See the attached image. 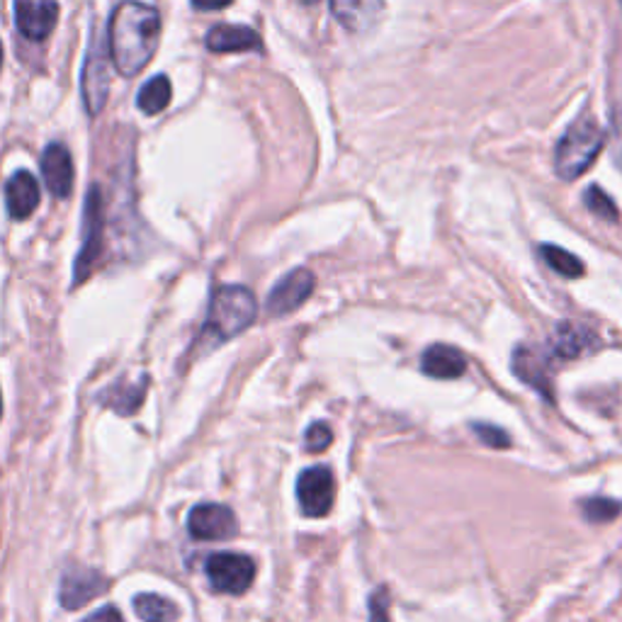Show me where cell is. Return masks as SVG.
<instances>
[{"instance_id":"obj_1","label":"cell","mask_w":622,"mask_h":622,"mask_svg":"<svg viewBox=\"0 0 622 622\" xmlns=\"http://www.w3.org/2000/svg\"><path fill=\"white\" fill-rule=\"evenodd\" d=\"M161 37V15L158 10L139 3V0H124L115 8L108 27L110 59L117 66L124 78L142 73L158 49Z\"/></svg>"},{"instance_id":"obj_2","label":"cell","mask_w":622,"mask_h":622,"mask_svg":"<svg viewBox=\"0 0 622 622\" xmlns=\"http://www.w3.org/2000/svg\"><path fill=\"white\" fill-rule=\"evenodd\" d=\"M606 146V129L596 117L586 115L576 120L572 127L562 134L554 149V173L562 180L581 178Z\"/></svg>"},{"instance_id":"obj_3","label":"cell","mask_w":622,"mask_h":622,"mask_svg":"<svg viewBox=\"0 0 622 622\" xmlns=\"http://www.w3.org/2000/svg\"><path fill=\"white\" fill-rule=\"evenodd\" d=\"M256 316L258 302L251 290L244 285H222L212 294L205 336L212 338V341L224 343L229 338L244 333L256 321Z\"/></svg>"},{"instance_id":"obj_4","label":"cell","mask_w":622,"mask_h":622,"mask_svg":"<svg viewBox=\"0 0 622 622\" xmlns=\"http://www.w3.org/2000/svg\"><path fill=\"white\" fill-rule=\"evenodd\" d=\"M103 234H105V205L100 188H90L83 207V246L76 258L73 268V285H81L86 278L93 273L98 258L103 253Z\"/></svg>"},{"instance_id":"obj_5","label":"cell","mask_w":622,"mask_h":622,"mask_svg":"<svg viewBox=\"0 0 622 622\" xmlns=\"http://www.w3.org/2000/svg\"><path fill=\"white\" fill-rule=\"evenodd\" d=\"M205 572L214 591L241 596L256 579V562L239 552H214L205 562Z\"/></svg>"},{"instance_id":"obj_6","label":"cell","mask_w":622,"mask_h":622,"mask_svg":"<svg viewBox=\"0 0 622 622\" xmlns=\"http://www.w3.org/2000/svg\"><path fill=\"white\" fill-rule=\"evenodd\" d=\"M297 501L307 518L329 516L336 501V479L329 467H309L297 479Z\"/></svg>"},{"instance_id":"obj_7","label":"cell","mask_w":622,"mask_h":622,"mask_svg":"<svg viewBox=\"0 0 622 622\" xmlns=\"http://www.w3.org/2000/svg\"><path fill=\"white\" fill-rule=\"evenodd\" d=\"M110 90V61L103 37L90 42L86 69H83V100L90 115H100L108 103Z\"/></svg>"},{"instance_id":"obj_8","label":"cell","mask_w":622,"mask_h":622,"mask_svg":"<svg viewBox=\"0 0 622 622\" xmlns=\"http://www.w3.org/2000/svg\"><path fill=\"white\" fill-rule=\"evenodd\" d=\"M188 533L195 540H229L239 533V520L229 506L200 504L188 516Z\"/></svg>"},{"instance_id":"obj_9","label":"cell","mask_w":622,"mask_h":622,"mask_svg":"<svg viewBox=\"0 0 622 622\" xmlns=\"http://www.w3.org/2000/svg\"><path fill=\"white\" fill-rule=\"evenodd\" d=\"M316 287V278L312 270L297 268L282 278L268 294V314L270 316H287L297 312L304 302L312 297Z\"/></svg>"},{"instance_id":"obj_10","label":"cell","mask_w":622,"mask_h":622,"mask_svg":"<svg viewBox=\"0 0 622 622\" xmlns=\"http://www.w3.org/2000/svg\"><path fill=\"white\" fill-rule=\"evenodd\" d=\"M56 20H59V5L56 0H15V25L20 35L30 42L47 39Z\"/></svg>"},{"instance_id":"obj_11","label":"cell","mask_w":622,"mask_h":622,"mask_svg":"<svg viewBox=\"0 0 622 622\" xmlns=\"http://www.w3.org/2000/svg\"><path fill=\"white\" fill-rule=\"evenodd\" d=\"M108 588V579H103L93 569H71L64 574L61 579V606L66 610H76L88 606L93 598H98Z\"/></svg>"},{"instance_id":"obj_12","label":"cell","mask_w":622,"mask_h":622,"mask_svg":"<svg viewBox=\"0 0 622 622\" xmlns=\"http://www.w3.org/2000/svg\"><path fill=\"white\" fill-rule=\"evenodd\" d=\"M42 176L56 197H69L73 190V161L64 144L54 142L42 154Z\"/></svg>"},{"instance_id":"obj_13","label":"cell","mask_w":622,"mask_h":622,"mask_svg":"<svg viewBox=\"0 0 622 622\" xmlns=\"http://www.w3.org/2000/svg\"><path fill=\"white\" fill-rule=\"evenodd\" d=\"M5 205L8 214L15 222L30 219L39 207V183L30 171H18L5 185Z\"/></svg>"},{"instance_id":"obj_14","label":"cell","mask_w":622,"mask_h":622,"mask_svg":"<svg viewBox=\"0 0 622 622\" xmlns=\"http://www.w3.org/2000/svg\"><path fill=\"white\" fill-rule=\"evenodd\" d=\"M207 49L214 54H231V52H260L263 42L251 27L244 25H214L207 32Z\"/></svg>"},{"instance_id":"obj_15","label":"cell","mask_w":622,"mask_h":622,"mask_svg":"<svg viewBox=\"0 0 622 622\" xmlns=\"http://www.w3.org/2000/svg\"><path fill=\"white\" fill-rule=\"evenodd\" d=\"M331 13L348 32L360 35L380 20L382 0H331Z\"/></svg>"},{"instance_id":"obj_16","label":"cell","mask_w":622,"mask_h":622,"mask_svg":"<svg viewBox=\"0 0 622 622\" xmlns=\"http://www.w3.org/2000/svg\"><path fill=\"white\" fill-rule=\"evenodd\" d=\"M513 372L528 384V387H533L535 392H540L542 397H545V402H550V404L554 402L547 365L533 348L520 346V348L513 350Z\"/></svg>"},{"instance_id":"obj_17","label":"cell","mask_w":622,"mask_h":622,"mask_svg":"<svg viewBox=\"0 0 622 622\" xmlns=\"http://www.w3.org/2000/svg\"><path fill=\"white\" fill-rule=\"evenodd\" d=\"M421 367L428 377L436 380H457L465 375L467 358L452 346H431L421 358Z\"/></svg>"},{"instance_id":"obj_18","label":"cell","mask_w":622,"mask_h":622,"mask_svg":"<svg viewBox=\"0 0 622 622\" xmlns=\"http://www.w3.org/2000/svg\"><path fill=\"white\" fill-rule=\"evenodd\" d=\"M146 389H149V380L146 377L139 382H115L103 394H98V402L122 416H132L139 411Z\"/></svg>"},{"instance_id":"obj_19","label":"cell","mask_w":622,"mask_h":622,"mask_svg":"<svg viewBox=\"0 0 622 622\" xmlns=\"http://www.w3.org/2000/svg\"><path fill=\"white\" fill-rule=\"evenodd\" d=\"M591 341H593V336L588 333L584 326L559 324L557 333H554L552 353L562 360H574L591 348Z\"/></svg>"},{"instance_id":"obj_20","label":"cell","mask_w":622,"mask_h":622,"mask_svg":"<svg viewBox=\"0 0 622 622\" xmlns=\"http://www.w3.org/2000/svg\"><path fill=\"white\" fill-rule=\"evenodd\" d=\"M171 81L161 73V76H154L151 81H146L139 90V98H137V105L144 112V115H158V112H163L168 105H171Z\"/></svg>"},{"instance_id":"obj_21","label":"cell","mask_w":622,"mask_h":622,"mask_svg":"<svg viewBox=\"0 0 622 622\" xmlns=\"http://www.w3.org/2000/svg\"><path fill=\"white\" fill-rule=\"evenodd\" d=\"M134 610L144 622H176L180 615L178 606L158 593H139L134 598Z\"/></svg>"},{"instance_id":"obj_22","label":"cell","mask_w":622,"mask_h":622,"mask_svg":"<svg viewBox=\"0 0 622 622\" xmlns=\"http://www.w3.org/2000/svg\"><path fill=\"white\" fill-rule=\"evenodd\" d=\"M540 253H542V258H545V263H547L557 275L567 278V280H574V278H581V275H584V263H581V260L576 258L574 253L564 251V248L545 244V246H540Z\"/></svg>"},{"instance_id":"obj_23","label":"cell","mask_w":622,"mask_h":622,"mask_svg":"<svg viewBox=\"0 0 622 622\" xmlns=\"http://www.w3.org/2000/svg\"><path fill=\"white\" fill-rule=\"evenodd\" d=\"M581 511L588 523H610V520L618 518V513L622 511V504L603 499V496H593V499L581 504Z\"/></svg>"},{"instance_id":"obj_24","label":"cell","mask_w":622,"mask_h":622,"mask_svg":"<svg viewBox=\"0 0 622 622\" xmlns=\"http://www.w3.org/2000/svg\"><path fill=\"white\" fill-rule=\"evenodd\" d=\"M584 202H586V207L591 214H596L598 219H603V222H618L620 219V214H618V207H615V202L610 200L606 192L593 185V188H588L586 190V195H584Z\"/></svg>"},{"instance_id":"obj_25","label":"cell","mask_w":622,"mask_h":622,"mask_svg":"<svg viewBox=\"0 0 622 622\" xmlns=\"http://www.w3.org/2000/svg\"><path fill=\"white\" fill-rule=\"evenodd\" d=\"M333 443V431L329 423H312L304 433V450L307 452H324Z\"/></svg>"},{"instance_id":"obj_26","label":"cell","mask_w":622,"mask_h":622,"mask_svg":"<svg viewBox=\"0 0 622 622\" xmlns=\"http://www.w3.org/2000/svg\"><path fill=\"white\" fill-rule=\"evenodd\" d=\"M472 431L477 433V438L482 440L484 445L499 448V450L511 448V438H508V433L504 431V428H496L491 423H474Z\"/></svg>"},{"instance_id":"obj_27","label":"cell","mask_w":622,"mask_h":622,"mask_svg":"<svg viewBox=\"0 0 622 622\" xmlns=\"http://www.w3.org/2000/svg\"><path fill=\"white\" fill-rule=\"evenodd\" d=\"M370 622H389V593L384 586L370 598Z\"/></svg>"},{"instance_id":"obj_28","label":"cell","mask_w":622,"mask_h":622,"mask_svg":"<svg viewBox=\"0 0 622 622\" xmlns=\"http://www.w3.org/2000/svg\"><path fill=\"white\" fill-rule=\"evenodd\" d=\"M83 622H124V618H122V613H120V608L105 606V608H100L98 613L86 618Z\"/></svg>"},{"instance_id":"obj_29","label":"cell","mask_w":622,"mask_h":622,"mask_svg":"<svg viewBox=\"0 0 622 622\" xmlns=\"http://www.w3.org/2000/svg\"><path fill=\"white\" fill-rule=\"evenodd\" d=\"M234 0H192V5L197 10H224L229 8Z\"/></svg>"},{"instance_id":"obj_30","label":"cell","mask_w":622,"mask_h":622,"mask_svg":"<svg viewBox=\"0 0 622 622\" xmlns=\"http://www.w3.org/2000/svg\"><path fill=\"white\" fill-rule=\"evenodd\" d=\"M618 163L622 168V129H620V146H618Z\"/></svg>"},{"instance_id":"obj_31","label":"cell","mask_w":622,"mask_h":622,"mask_svg":"<svg viewBox=\"0 0 622 622\" xmlns=\"http://www.w3.org/2000/svg\"><path fill=\"white\" fill-rule=\"evenodd\" d=\"M302 3L304 5H316V3H319V0H302Z\"/></svg>"},{"instance_id":"obj_32","label":"cell","mask_w":622,"mask_h":622,"mask_svg":"<svg viewBox=\"0 0 622 622\" xmlns=\"http://www.w3.org/2000/svg\"><path fill=\"white\" fill-rule=\"evenodd\" d=\"M0 416H3V397H0Z\"/></svg>"},{"instance_id":"obj_33","label":"cell","mask_w":622,"mask_h":622,"mask_svg":"<svg viewBox=\"0 0 622 622\" xmlns=\"http://www.w3.org/2000/svg\"><path fill=\"white\" fill-rule=\"evenodd\" d=\"M0 66H3V47H0Z\"/></svg>"},{"instance_id":"obj_34","label":"cell","mask_w":622,"mask_h":622,"mask_svg":"<svg viewBox=\"0 0 622 622\" xmlns=\"http://www.w3.org/2000/svg\"><path fill=\"white\" fill-rule=\"evenodd\" d=\"M620 5H622V0H620Z\"/></svg>"}]
</instances>
